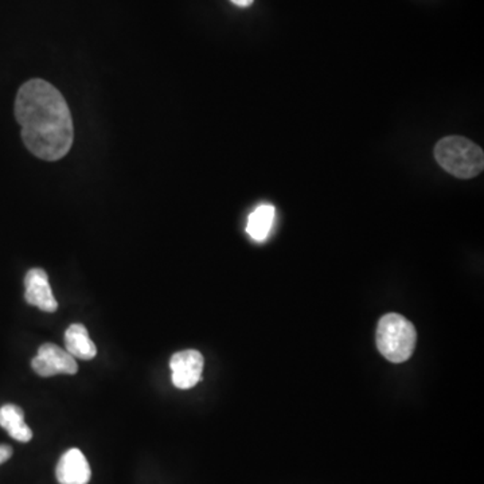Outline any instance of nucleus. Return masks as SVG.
Listing matches in <instances>:
<instances>
[{"label": "nucleus", "instance_id": "1a4fd4ad", "mask_svg": "<svg viewBox=\"0 0 484 484\" xmlns=\"http://www.w3.org/2000/svg\"><path fill=\"white\" fill-rule=\"evenodd\" d=\"M0 426L16 442L27 443L32 439V431L24 423V413L18 405L7 404L0 407Z\"/></svg>", "mask_w": 484, "mask_h": 484}, {"label": "nucleus", "instance_id": "7ed1b4c3", "mask_svg": "<svg viewBox=\"0 0 484 484\" xmlns=\"http://www.w3.org/2000/svg\"><path fill=\"white\" fill-rule=\"evenodd\" d=\"M417 333L415 325L398 314L382 316L377 327V347L393 363H403L415 352Z\"/></svg>", "mask_w": 484, "mask_h": 484}, {"label": "nucleus", "instance_id": "9d476101", "mask_svg": "<svg viewBox=\"0 0 484 484\" xmlns=\"http://www.w3.org/2000/svg\"><path fill=\"white\" fill-rule=\"evenodd\" d=\"M275 217L276 209L272 205H260L256 207L249 215L248 225H246V232L251 240L257 242H265L272 231Z\"/></svg>", "mask_w": 484, "mask_h": 484}, {"label": "nucleus", "instance_id": "f257e3e1", "mask_svg": "<svg viewBox=\"0 0 484 484\" xmlns=\"http://www.w3.org/2000/svg\"><path fill=\"white\" fill-rule=\"evenodd\" d=\"M16 122L32 154L42 160H59L72 149L75 130L64 96L49 82L30 80L15 100Z\"/></svg>", "mask_w": 484, "mask_h": 484}, {"label": "nucleus", "instance_id": "6e6552de", "mask_svg": "<svg viewBox=\"0 0 484 484\" xmlns=\"http://www.w3.org/2000/svg\"><path fill=\"white\" fill-rule=\"evenodd\" d=\"M65 346H67V352L75 360L78 358V360L89 361L97 354V349L90 339L87 327L80 323H75L68 327L65 333Z\"/></svg>", "mask_w": 484, "mask_h": 484}, {"label": "nucleus", "instance_id": "39448f33", "mask_svg": "<svg viewBox=\"0 0 484 484\" xmlns=\"http://www.w3.org/2000/svg\"><path fill=\"white\" fill-rule=\"evenodd\" d=\"M172 370V384L178 389H191L201 381L204 370V357L196 350H185L172 355L169 361Z\"/></svg>", "mask_w": 484, "mask_h": 484}, {"label": "nucleus", "instance_id": "423d86ee", "mask_svg": "<svg viewBox=\"0 0 484 484\" xmlns=\"http://www.w3.org/2000/svg\"><path fill=\"white\" fill-rule=\"evenodd\" d=\"M24 297L29 305L45 311V313H56L59 308L56 297L51 291L49 283L48 273L41 268H32L24 278Z\"/></svg>", "mask_w": 484, "mask_h": 484}, {"label": "nucleus", "instance_id": "f03ea898", "mask_svg": "<svg viewBox=\"0 0 484 484\" xmlns=\"http://www.w3.org/2000/svg\"><path fill=\"white\" fill-rule=\"evenodd\" d=\"M434 158L445 171L459 179H471L483 171V150L463 136L442 139L434 147Z\"/></svg>", "mask_w": 484, "mask_h": 484}, {"label": "nucleus", "instance_id": "f8f14e48", "mask_svg": "<svg viewBox=\"0 0 484 484\" xmlns=\"http://www.w3.org/2000/svg\"><path fill=\"white\" fill-rule=\"evenodd\" d=\"M231 2L239 7H249V5H253L254 0H231Z\"/></svg>", "mask_w": 484, "mask_h": 484}, {"label": "nucleus", "instance_id": "0eeeda50", "mask_svg": "<svg viewBox=\"0 0 484 484\" xmlns=\"http://www.w3.org/2000/svg\"><path fill=\"white\" fill-rule=\"evenodd\" d=\"M56 477L59 484H87L92 471L84 453L78 448L67 451L57 464Z\"/></svg>", "mask_w": 484, "mask_h": 484}, {"label": "nucleus", "instance_id": "20e7f679", "mask_svg": "<svg viewBox=\"0 0 484 484\" xmlns=\"http://www.w3.org/2000/svg\"><path fill=\"white\" fill-rule=\"evenodd\" d=\"M32 368L41 377L76 374L78 371L75 358L53 343H43L38 349V354L32 358Z\"/></svg>", "mask_w": 484, "mask_h": 484}, {"label": "nucleus", "instance_id": "9b49d317", "mask_svg": "<svg viewBox=\"0 0 484 484\" xmlns=\"http://www.w3.org/2000/svg\"><path fill=\"white\" fill-rule=\"evenodd\" d=\"M13 456V448L7 444H0V464L5 463Z\"/></svg>", "mask_w": 484, "mask_h": 484}]
</instances>
